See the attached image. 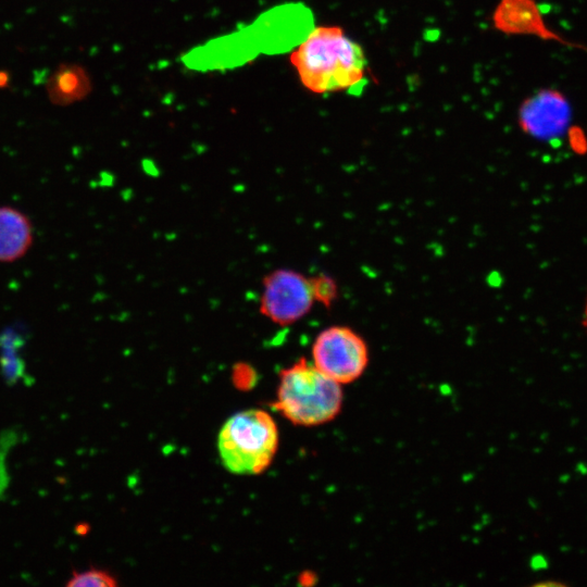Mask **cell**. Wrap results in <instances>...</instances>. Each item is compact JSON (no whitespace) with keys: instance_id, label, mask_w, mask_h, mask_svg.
Returning <instances> with one entry per match:
<instances>
[{"instance_id":"6da1fadb","label":"cell","mask_w":587,"mask_h":587,"mask_svg":"<svg viewBox=\"0 0 587 587\" xmlns=\"http://www.w3.org/2000/svg\"><path fill=\"white\" fill-rule=\"evenodd\" d=\"M302 85L312 92L355 90L365 79L362 47L338 26L315 27L291 53Z\"/></svg>"},{"instance_id":"7a4b0ae2","label":"cell","mask_w":587,"mask_h":587,"mask_svg":"<svg viewBox=\"0 0 587 587\" xmlns=\"http://www.w3.org/2000/svg\"><path fill=\"white\" fill-rule=\"evenodd\" d=\"M274 405L296 425L317 426L335 420L341 412L344 388L301 358L280 372Z\"/></svg>"},{"instance_id":"3957f363","label":"cell","mask_w":587,"mask_h":587,"mask_svg":"<svg viewBox=\"0 0 587 587\" xmlns=\"http://www.w3.org/2000/svg\"><path fill=\"white\" fill-rule=\"evenodd\" d=\"M278 445L273 417L260 409L232 415L222 426L217 449L223 465L234 474L262 473L272 462Z\"/></svg>"},{"instance_id":"277c9868","label":"cell","mask_w":587,"mask_h":587,"mask_svg":"<svg viewBox=\"0 0 587 587\" xmlns=\"http://www.w3.org/2000/svg\"><path fill=\"white\" fill-rule=\"evenodd\" d=\"M312 363L340 385L358 380L370 363V350L354 329L333 325L323 329L312 345Z\"/></svg>"},{"instance_id":"5b68a950","label":"cell","mask_w":587,"mask_h":587,"mask_svg":"<svg viewBox=\"0 0 587 587\" xmlns=\"http://www.w3.org/2000/svg\"><path fill=\"white\" fill-rule=\"evenodd\" d=\"M314 302L311 277L300 272L279 268L263 278L260 312L275 324L287 326L298 322Z\"/></svg>"},{"instance_id":"8992f818","label":"cell","mask_w":587,"mask_h":587,"mask_svg":"<svg viewBox=\"0 0 587 587\" xmlns=\"http://www.w3.org/2000/svg\"><path fill=\"white\" fill-rule=\"evenodd\" d=\"M571 104L563 92L541 89L526 98L519 109L520 127L529 136L550 140L561 136L570 124Z\"/></svg>"},{"instance_id":"52a82bcc","label":"cell","mask_w":587,"mask_h":587,"mask_svg":"<svg viewBox=\"0 0 587 587\" xmlns=\"http://www.w3.org/2000/svg\"><path fill=\"white\" fill-rule=\"evenodd\" d=\"M495 24L508 34L533 35L563 46L577 47L547 26L534 0H502L495 12Z\"/></svg>"},{"instance_id":"ba28073f","label":"cell","mask_w":587,"mask_h":587,"mask_svg":"<svg viewBox=\"0 0 587 587\" xmlns=\"http://www.w3.org/2000/svg\"><path fill=\"white\" fill-rule=\"evenodd\" d=\"M34 242V226L20 209L0 205V263L21 260Z\"/></svg>"},{"instance_id":"9c48e42d","label":"cell","mask_w":587,"mask_h":587,"mask_svg":"<svg viewBox=\"0 0 587 587\" xmlns=\"http://www.w3.org/2000/svg\"><path fill=\"white\" fill-rule=\"evenodd\" d=\"M116 585L117 582L112 574L95 567L74 572L66 582L68 587H112Z\"/></svg>"},{"instance_id":"30bf717a","label":"cell","mask_w":587,"mask_h":587,"mask_svg":"<svg viewBox=\"0 0 587 587\" xmlns=\"http://www.w3.org/2000/svg\"><path fill=\"white\" fill-rule=\"evenodd\" d=\"M312 289L315 302L329 307L337 299L338 286L333 277L320 274L311 277Z\"/></svg>"},{"instance_id":"8fae6325","label":"cell","mask_w":587,"mask_h":587,"mask_svg":"<svg viewBox=\"0 0 587 587\" xmlns=\"http://www.w3.org/2000/svg\"><path fill=\"white\" fill-rule=\"evenodd\" d=\"M583 326L585 327L587 332V297H586V303H585V309H584Z\"/></svg>"}]
</instances>
